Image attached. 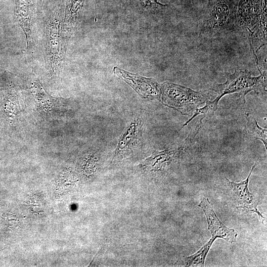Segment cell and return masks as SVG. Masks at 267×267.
<instances>
[{
    "mask_svg": "<svg viewBox=\"0 0 267 267\" xmlns=\"http://www.w3.org/2000/svg\"><path fill=\"white\" fill-rule=\"evenodd\" d=\"M64 6L63 0L51 10L46 23L45 51L49 72L55 74L61 67L65 51L62 39V23Z\"/></svg>",
    "mask_w": 267,
    "mask_h": 267,
    "instance_id": "cell-2",
    "label": "cell"
},
{
    "mask_svg": "<svg viewBox=\"0 0 267 267\" xmlns=\"http://www.w3.org/2000/svg\"><path fill=\"white\" fill-rule=\"evenodd\" d=\"M239 0H212L199 24L200 36L206 38L222 36L236 28Z\"/></svg>",
    "mask_w": 267,
    "mask_h": 267,
    "instance_id": "cell-1",
    "label": "cell"
},
{
    "mask_svg": "<svg viewBox=\"0 0 267 267\" xmlns=\"http://www.w3.org/2000/svg\"><path fill=\"white\" fill-rule=\"evenodd\" d=\"M219 101L220 100L217 97L213 100L208 99L205 102L206 104L205 106L202 107H199L194 111L193 115L183 124L182 128L186 126L195 117L199 115L204 114V116L203 118L206 116H211L213 115L218 109Z\"/></svg>",
    "mask_w": 267,
    "mask_h": 267,
    "instance_id": "cell-14",
    "label": "cell"
},
{
    "mask_svg": "<svg viewBox=\"0 0 267 267\" xmlns=\"http://www.w3.org/2000/svg\"><path fill=\"white\" fill-rule=\"evenodd\" d=\"M215 238H212L195 254L183 256L178 261V266L183 267H204L206 257Z\"/></svg>",
    "mask_w": 267,
    "mask_h": 267,
    "instance_id": "cell-12",
    "label": "cell"
},
{
    "mask_svg": "<svg viewBox=\"0 0 267 267\" xmlns=\"http://www.w3.org/2000/svg\"><path fill=\"white\" fill-rule=\"evenodd\" d=\"M257 164V163L255 162L252 166L247 178L240 182L231 181L226 178L225 179L227 180L228 186L233 194L237 204L239 205L237 208L257 214L260 221L264 224L265 218L258 210L257 208L258 203L255 200L253 194L248 189L249 178Z\"/></svg>",
    "mask_w": 267,
    "mask_h": 267,
    "instance_id": "cell-8",
    "label": "cell"
},
{
    "mask_svg": "<svg viewBox=\"0 0 267 267\" xmlns=\"http://www.w3.org/2000/svg\"><path fill=\"white\" fill-rule=\"evenodd\" d=\"M198 206L203 211L208 223V229L212 237L222 238L233 243L236 241L237 232L233 229L226 226L219 219L213 206L207 198L203 197Z\"/></svg>",
    "mask_w": 267,
    "mask_h": 267,
    "instance_id": "cell-7",
    "label": "cell"
},
{
    "mask_svg": "<svg viewBox=\"0 0 267 267\" xmlns=\"http://www.w3.org/2000/svg\"><path fill=\"white\" fill-rule=\"evenodd\" d=\"M15 15L26 37L27 48L32 49L35 45L32 21L36 7V0H15Z\"/></svg>",
    "mask_w": 267,
    "mask_h": 267,
    "instance_id": "cell-9",
    "label": "cell"
},
{
    "mask_svg": "<svg viewBox=\"0 0 267 267\" xmlns=\"http://www.w3.org/2000/svg\"><path fill=\"white\" fill-rule=\"evenodd\" d=\"M114 73L124 80L141 97L145 98H156L161 100V85L154 79L147 78L137 74H133L115 66Z\"/></svg>",
    "mask_w": 267,
    "mask_h": 267,
    "instance_id": "cell-6",
    "label": "cell"
},
{
    "mask_svg": "<svg viewBox=\"0 0 267 267\" xmlns=\"http://www.w3.org/2000/svg\"><path fill=\"white\" fill-rule=\"evenodd\" d=\"M49 0H42L43 3H44L47 1H49Z\"/></svg>",
    "mask_w": 267,
    "mask_h": 267,
    "instance_id": "cell-16",
    "label": "cell"
},
{
    "mask_svg": "<svg viewBox=\"0 0 267 267\" xmlns=\"http://www.w3.org/2000/svg\"><path fill=\"white\" fill-rule=\"evenodd\" d=\"M63 1L64 10L62 23V33L65 50V46L73 32L76 21L85 0H63Z\"/></svg>",
    "mask_w": 267,
    "mask_h": 267,
    "instance_id": "cell-10",
    "label": "cell"
},
{
    "mask_svg": "<svg viewBox=\"0 0 267 267\" xmlns=\"http://www.w3.org/2000/svg\"><path fill=\"white\" fill-rule=\"evenodd\" d=\"M161 88L163 104L183 115H190L209 99L207 93L172 83L165 82Z\"/></svg>",
    "mask_w": 267,
    "mask_h": 267,
    "instance_id": "cell-3",
    "label": "cell"
},
{
    "mask_svg": "<svg viewBox=\"0 0 267 267\" xmlns=\"http://www.w3.org/2000/svg\"><path fill=\"white\" fill-rule=\"evenodd\" d=\"M247 124L246 133L254 140H260L263 142L266 148L267 146V129L260 127L255 118L250 114H246Z\"/></svg>",
    "mask_w": 267,
    "mask_h": 267,
    "instance_id": "cell-13",
    "label": "cell"
},
{
    "mask_svg": "<svg viewBox=\"0 0 267 267\" xmlns=\"http://www.w3.org/2000/svg\"><path fill=\"white\" fill-rule=\"evenodd\" d=\"M257 76L245 70H235L230 75L226 76V81L224 83L216 84L211 89L217 93V97L220 100L225 95L234 93L239 94L245 101L246 95L250 91L257 93L266 91L267 73L261 72Z\"/></svg>",
    "mask_w": 267,
    "mask_h": 267,
    "instance_id": "cell-4",
    "label": "cell"
},
{
    "mask_svg": "<svg viewBox=\"0 0 267 267\" xmlns=\"http://www.w3.org/2000/svg\"><path fill=\"white\" fill-rule=\"evenodd\" d=\"M143 9L151 11H156L167 7V4H162L158 0H135Z\"/></svg>",
    "mask_w": 267,
    "mask_h": 267,
    "instance_id": "cell-15",
    "label": "cell"
},
{
    "mask_svg": "<svg viewBox=\"0 0 267 267\" xmlns=\"http://www.w3.org/2000/svg\"><path fill=\"white\" fill-rule=\"evenodd\" d=\"M211 0H208V1H211Z\"/></svg>",
    "mask_w": 267,
    "mask_h": 267,
    "instance_id": "cell-17",
    "label": "cell"
},
{
    "mask_svg": "<svg viewBox=\"0 0 267 267\" xmlns=\"http://www.w3.org/2000/svg\"><path fill=\"white\" fill-rule=\"evenodd\" d=\"M140 126L138 120H134L129 124L119 140L117 154L125 153L135 146L140 136Z\"/></svg>",
    "mask_w": 267,
    "mask_h": 267,
    "instance_id": "cell-11",
    "label": "cell"
},
{
    "mask_svg": "<svg viewBox=\"0 0 267 267\" xmlns=\"http://www.w3.org/2000/svg\"><path fill=\"white\" fill-rule=\"evenodd\" d=\"M249 29L251 21H253L249 32L251 42L258 38L267 41V0H239L237 5V26H244Z\"/></svg>",
    "mask_w": 267,
    "mask_h": 267,
    "instance_id": "cell-5",
    "label": "cell"
}]
</instances>
